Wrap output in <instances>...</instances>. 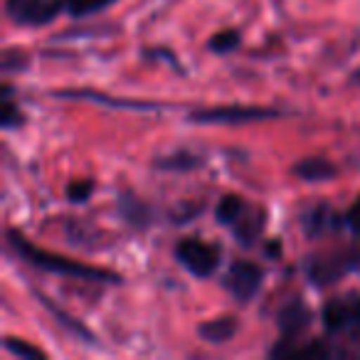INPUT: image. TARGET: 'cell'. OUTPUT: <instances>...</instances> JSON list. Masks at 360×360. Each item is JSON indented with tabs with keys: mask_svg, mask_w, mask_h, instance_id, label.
Listing matches in <instances>:
<instances>
[{
	"mask_svg": "<svg viewBox=\"0 0 360 360\" xmlns=\"http://www.w3.org/2000/svg\"><path fill=\"white\" fill-rule=\"evenodd\" d=\"M8 245L18 252L20 259H25L30 266L40 271H50V274H60V276H72V279L79 281H91V284H119L121 276L114 274V271L106 269H96V266L82 264V262H75L70 257L55 255V252H47L35 247L30 240H27L22 232L18 230H8Z\"/></svg>",
	"mask_w": 360,
	"mask_h": 360,
	"instance_id": "1",
	"label": "cell"
},
{
	"mask_svg": "<svg viewBox=\"0 0 360 360\" xmlns=\"http://www.w3.org/2000/svg\"><path fill=\"white\" fill-rule=\"evenodd\" d=\"M350 271H360V247H340L306 259V276L316 286H328Z\"/></svg>",
	"mask_w": 360,
	"mask_h": 360,
	"instance_id": "2",
	"label": "cell"
},
{
	"mask_svg": "<svg viewBox=\"0 0 360 360\" xmlns=\"http://www.w3.org/2000/svg\"><path fill=\"white\" fill-rule=\"evenodd\" d=\"M311 323H314V314L301 299H294L286 306H281L279 316H276L281 343L271 348V355H291V350L296 348V340L311 328Z\"/></svg>",
	"mask_w": 360,
	"mask_h": 360,
	"instance_id": "3",
	"label": "cell"
},
{
	"mask_svg": "<svg viewBox=\"0 0 360 360\" xmlns=\"http://www.w3.org/2000/svg\"><path fill=\"white\" fill-rule=\"evenodd\" d=\"M279 111L274 109H259V106H217V109H200L188 116L191 124L200 126H235V124H255V121L276 119Z\"/></svg>",
	"mask_w": 360,
	"mask_h": 360,
	"instance_id": "4",
	"label": "cell"
},
{
	"mask_svg": "<svg viewBox=\"0 0 360 360\" xmlns=\"http://www.w3.org/2000/svg\"><path fill=\"white\" fill-rule=\"evenodd\" d=\"M323 328L333 335H345L360 321V291H345L326 301L321 309Z\"/></svg>",
	"mask_w": 360,
	"mask_h": 360,
	"instance_id": "5",
	"label": "cell"
},
{
	"mask_svg": "<svg viewBox=\"0 0 360 360\" xmlns=\"http://www.w3.org/2000/svg\"><path fill=\"white\" fill-rule=\"evenodd\" d=\"M175 257L193 276L207 279L220 266V247L207 245L202 240H183L175 247Z\"/></svg>",
	"mask_w": 360,
	"mask_h": 360,
	"instance_id": "6",
	"label": "cell"
},
{
	"mask_svg": "<svg viewBox=\"0 0 360 360\" xmlns=\"http://www.w3.org/2000/svg\"><path fill=\"white\" fill-rule=\"evenodd\" d=\"M6 6L13 22L32 27L55 20L65 11V0H8Z\"/></svg>",
	"mask_w": 360,
	"mask_h": 360,
	"instance_id": "7",
	"label": "cell"
},
{
	"mask_svg": "<svg viewBox=\"0 0 360 360\" xmlns=\"http://www.w3.org/2000/svg\"><path fill=\"white\" fill-rule=\"evenodd\" d=\"M262 279H264V271L255 262L240 259L230 266V271L225 274V289L235 296L240 304H250L257 296V291L262 289Z\"/></svg>",
	"mask_w": 360,
	"mask_h": 360,
	"instance_id": "8",
	"label": "cell"
},
{
	"mask_svg": "<svg viewBox=\"0 0 360 360\" xmlns=\"http://www.w3.org/2000/svg\"><path fill=\"white\" fill-rule=\"evenodd\" d=\"M57 99H77V101H91V104L109 106V109H121V111H155L160 109V104L153 101H136V99H121V96H106L101 91L91 89H79V91H55Z\"/></svg>",
	"mask_w": 360,
	"mask_h": 360,
	"instance_id": "9",
	"label": "cell"
},
{
	"mask_svg": "<svg viewBox=\"0 0 360 360\" xmlns=\"http://www.w3.org/2000/svg\"><path fill=\"white\" fill-rule=\"evenodd\" d=\"M264 212L262 210H255V207H245V212H242L240 217H237V222L232 225V235H235V240L240 242L242 247H252L257 240H259V235L264 232Z\"/></svg>",
	"mask_w": 360,
	"mask_h": 360,
	"instance_id": "10",
	"label": "cell"
},
{
	"mask_svg": "<svg viewBox=\"0 0 360 360\" xmlns=\"http://www.w3.org/2000/svg\"><path fill=\"white\" fill-rule=\"evenodd\" d=\"M237 333V319L235 316H220V319H210L205 323L198 326V335L210 345H222Z\"/></svg>",
	"mask_w": 360,
	"mask_h": 360,
	"instance_id": "11",
	"label": "cell"
},
{
	"mask_svg": "<svg viewBox=\"0 0 360 360\" xmlns=\"http://www.w3.org/2000/svg\"><path fill=\"white\" fill-rule=\"evenodd\" d=\"M32 294H35V299L40 301V304L45 306V309L50 311L52 316H55L57 323H62V328H67L72 335H77V338H82V340H84V343H94V333H91V330L86 328L84 323H82V321H77L75 316H70V314H67V311H62L60 306L55 304V301H50L45 294H40V291H32Z\"/></svg>",
	"mask_w": 360,
	"mask_h": 360,
	"instance_id": "12",
	"label": "cell"
},
{
	"mask_svg": "<svg viewBox=\"0 0 360 360\" xmlns=\"http://www.w3.org/2000/svg\"><path fill=\"white\" fill-rule=\"evenodd\" d=\"M338 227V215L328 205H316L304 215V230L309 237H321L326 230Z\"/></svg>",
	"mask_w": 360,
	"mask_h": 360,
	"instance_id": "13",
	"label": "cell"
},
{
	"mask_svg": "<svg viewBox=\"0 0 360 360\" xmlns=\"http://www.w3.org/2000/svg\"><path fill=\"white\" fill-rule=\"evenodd\" d=\"M294 173L299 175V178L309 180V183H323V180L333 178L338 170H335V165L328 163L326 158H306L294 165Z\"/></svg>",
	"mask_w": 360,
	"mask_h": 360,
	"instance_id": "14",
	"label": "cell"
},
{
	"mask_svg": "<svg viewBox=\"0 0 360 360\" xmlns=\"http://www.w3.org/2000/svg\"><path fill=\"white\" fill-rule=\"evenodd\" d=\"M119 212H121V217L134 227H146L150 222V217H153L148 210V205L141 202L139 198L129 195V193L119 198Z\"/></svg>",
	"mask_w": 360,
	"mask_h": 360,
	"instance_id": "15",
	"label": "cell"
},
{
	"mask_svg": "<svg viewBox=\"0 0 360 360\" xmlns=\"http://www.w3.org/2000/svg\"><path fill=\"white\" fill-rule=\"evenodd\" d=\"M245 200L240 195H222L220 202H217V210H215V217L220 225H235L237 217L245 212Z\"/></svg>",
	"mask_w": 360,
	"mask_h": 360,
	"instance_id": "16",
	"label": "cell"
},
{
	"mask_svg": "<svg viewBox=\"0 0 360 360\" xmlns=\"http://www.w3.org/2000/svg\"><path fill=\"white\" fill-rule=\"evenodd\" d=\"M116 0H65V11L72 18H89L114 6Z\"/></svg>",
	"mask_w": 360,
	"mask_h": 360,
	"instance_id": "17",
	"label": "cell"
},
{
	"mask_svg": "<svg viewBox=\"0 0 360 360\" xmlns=\"http://www.w3.org/2000/svg\"><path fill=\"white\" fill-rule=\"evenodd\" d=\"M160 170H193L200 165V158L195 153H186V150H178V153H170L165 158L155 160Z\"/></svg>",
	"mask_w": 360,
	"mask_h": 360,
	"instance_id": "18",
	"label": "cell"
},
{
	"mask_svg": "<svg viewBox=\"0 0 360 360\" xmlns=\"http://www.w3.org/2000/svg\"><path fill=\"white\" fill-rule=\"evenodd\" d=\"M6 350H8V353H13V355H18V358H35V360L47 358L45 350H40L37 345L27 343V340L13 338V335H8V338H6Z\"/></svg>",
	"mask_w": 360,
	"mask_h": 360,
	"instance_id": "19",
	"label": "cell"
},
{
	"mask_svg": "<svg viewBox=\"0 0 360 360\" xmlns=\"http://www.w3.org/2000/svg\"><path fill=\"white\" fill-rule=\"evenodd\" d=\"M240 32L235 30H225V32H217L215 37L210 40V50L217 52V55H227V52L237 50L240 47Z\"/></svg>",
	"mask_w": 360,
	"mask_h": 360,
	"instance_id": "20",
	"label": "cell"
},
{
	"mask_svg": "<svg viewBox=\"0 0 360 360\" xmlns=\"http://www.w3.org/2000/svg\"><path fill=\"white\" fill-rule=\"evenodd\" d=\"M91 193H94V183H91V180H77V183H72V186L67 188L70 202H86L91 198Z\"/></svg>",
	"mask_w": 360,
	"mask_h": 360,
	"instance_id": "21",
	"label": "cell"
},
{
	"mask_svg": "<svg viewBox=\"0 0 360 360\" xmlns=\"http://www.w3.org/2000/svg\"><path fill=\"white\" fill-rule=\"evenodd\" d=\"M22 121V114L15 109V104L11 101V96H6V111H3V121L0 124L6 126V129H13V126H18Z\"/></svg>",
	"mask_w": 360,
	"mask_h": 360,
	"instance_id": "22",
	"label": "cell"
},
{
	"mask_svg": "<svg viewBox=\"0 0 360 360\" xmlns=\"http://www.w3.org/2000/svg\"><path fill=\"white\" fill-rule=\"evenodd\" d=\"M345 225H348V230L353 232V235L360 237V195L355 198V202L350 205V210L345 212Z\"/></svg>",
	"mask_w": 360,
	"mask_h": 360,
	"instance_id": "23",
	"label": "cell"
},
{
	"mask_svg": "<svg viewBox=\"0 0 360 360\" xmlns=\"http://www.w3.org/2000/svg\"><path fill=\"white\" fill-rule=\"evenodd\" d=\"M20 62H27L25 55H20V52H15V50H6V55H3V70L6 72L25 70V65H20Z\"/></svg>",
	"mask_w": 360,
	"mask_h": 360,
	"instance_id": "24",
	"label": "cell"
},
{
	"mask_svg": "<svg viewBox=\"0 0 360 360\" xmlns=\"http://www.w3.org/2000/svg\"><path fill=\"white\" fill-rule=\"evenodd\" d=\"M345 340H348V343L353 345L355 350H360V321L348 330V333H345Z\"/></svg>",
	"mask_w": 360,
	"mask_h": 360,
	"instance_id": "25",
	"label": "cell"
},
{
	"mask_svg": "<svg viewBox=\"0 0 360 360\" xmlns=\"http://www.w3.org/2000/svg\"><path fill=\"white\" fill-rule=\"evenodd\" d=\"M279 252H281L279 240H271V245H269V255H279Z\"/></svg>",
	"mask_w": 360,
	"mask_h": 360,
	"instance_id": "26",
	"label": "cell"
},
{
	"mask_svg": "<svg viewBox=\"0 0 360 360\" xmlns=\"http://www.w3.org/2000/svg\"><path fill=\"white\" fill-rule=\"evenodd\" d=\"M353 82H355V84L360 86V70H358V72H355V75H353Z\"/></svg>",
	"mask_w": 360,
	"mask_h": 360,
	"instance_id": "27",
	"label": "cell"
}]
</instances>
